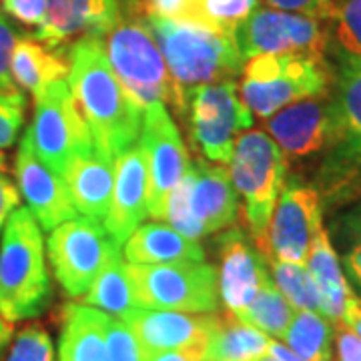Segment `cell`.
I'll return each instance as SVG.
<instances>
[{"instance_id":"6da1fadb","label":"cell","mask_w":361,"mask_h":361,"mask_svg":"<svg viewBox=\"0 0 361 361\" xmlns=\"http://www.w3.org/2000/svg\"><path fill=\"white\" fill-rule=\"evenodd\" d=\"M68 89L89 125L94 145L116 159L139 141L142 111L121 87L104 52L103 37H82L68 49Z\"/></svg>"},{"instance_id":"7a4b0ae2","label":"cell","mask_w":361,"mask_h":361,"mask_svg":"<svg viewBox=\"0 0 361 361\" xmlns=\"http://www.w3.org/2000/svg\"><path fill=\"white\" fill-rule=\"evenodd\" d=\"M173 80V109L180 115L189 90L235 80L243 73L245 59L237 47L235 30L203 25L187 18L145 14Z\"/></svg>"},{"instance_id":"3957f363","label":"cell","mask_w":361,"mask_h":361,"mask_svg":"<svg viewBox=\"0 0 361 361\" xmlns=\"http://www.w3.org/2000/svg\"><path fill=\"white\" fill-rule=\"evenodd\" d=\"M51 299L42 227L28 207H16L0 241V315L8 323L35 319Z\"/></svg>"},{"instance_id":"277c9868","label":"cell","mask_w":361,"mask_h":361,"mask_svg":"<svg viewBox=\"0 0 361 361\" xmlns=\"http://www.w3.org/2000/svg\"><path fill=\"white\" fill-rule=\"evenodd\" d=\"M239 94L253 116L269 118L287 104L329 92L325 59L301 54H259L247 59Z\"/></svg>"},{"instance_id":"5b68a950","label":"cell","mask_w":361,"mask_h":361,"mask_svg":"<svg viewBox=\"0 0 361 361\" xmlns=\"http://www.w3.org/2000/svg\"><path fill=\"white\" fill-rule=\"evenodd\" d=\"M103 42L121 87L141 111L155 103L173 104V80L145 14H123Z\"/></svg>"},{"instance_id":"8992f818","label":"cell","mask_w":361,"mask_h":361,"mask_svg":"<svg viewBox=\"0 0 361 361\" xmlns=\"http://www.w3.org/2000/svg\"><path fill=\"white\" fill-rule=\"evenodd\" d=\"M239 215V197L229 171L207 159H197L171 191L165 219L169 225L199 241L211 233L229 229Z\"/></svg>"},{"instance_id":"52a82bcc","label":"cell","mask_w":361,"mask_h":361,"mask_svg":"<svg viewBox=\"0 0 361 361\" xmlns=\"http://www.w3.org/2000/svg\"><path fill=\"white\" fill-rule=\"evenodd\" d=\"M229 177L237 197H241L251 239L261 243L285 187L287 155L267 133L245 130L233 147Z\"/></svg>"},{"instance_id":"ba28073f","label":"cell","mask_w":361,"mask_h":361,"mask_svg":"<svg viewBox=\"0 0 361 361\" xmlns=\"http://www.w3.org/2000/svg\"><path fill=\"white\" fill-rule=\"evenodd\" d=\"M179 116L187 123L195 149L217 165H229L237 135L253 125V113L243 103L235 80L189 90Z\"/></svg>"},{"instance_id":"9c48e42d","label":"cell","mask_w":361,"mask_h":361,"mask_svg":"<svg viewBox=\"0 0 361 361\" xmlns=\"http://www.w3.org/2000/svg\"><path fill=\"white\" fill-rule=\"evenodd\" d=\"M125 269L139 307L185 313H215L219 307L217 271L207 261L125 263Z\"/></svg>"},{"instance_id":"30bf717a","label":"cell","mask_w":361,"mask_h":361,"mask_svg":"<svg viewBox=\"0 0 361 361\" xmlns=\"http://www.w3.org/2000/svg\"><path fill=\"white\" fill-rule=\"evenodd\" d=\"M115 239L103 221L80 217L65 221L49 231L47 255L52 275L68 297H82L106 263Z\"/></svg>"},{"instance_id":"8fae6325","label":"cell","mask_w":361,"mask_h":361,"mask_svg":"<svg viewBox=\"0 0 361 361\" xmlns=\"http://www.w3.org/2000/svg\"><path fill=\"white\" fill-rule=\"evenodd\" d=\"M325 20L305 14L283 13L257 6L235 28V40L243 59L259 54H301L325 59L329 32Z\"/></svg>"},{"instance_id":"7c38bea8","label":"cell","mask_w":361,"mask_h":361,"mask_svg":"<svg viewBox=\"0 0 361 361\" xmlns=\"http://www.w3.org/2000/svg\"><path fill=\"white\" fill-rule=\"evenodd\" d=\"M26 133L37 155L59 175H65L80 147L94 142L66 80L54 82L35 97V116Z\"/></svg>"},{"instance_id":"4fadbf2b","label":"cell","mask_w":361,"mask_h":361,"mask_svg":"<svg viewBox=\"0 0 361 361\" xmlns=\"http://www.w3.org/2000/svg\"><path fill=\"white\" fill-rule=\"evenodd\" d=\"M323 227V201L319 191L291 180L283 187L273 209L267 231L257 247L265 259L305 265L317 231Z\"/></svg>"},{"instance_id":"5bb4252c","label":"cell","mask_w":361,"mask_h":361,"mask_svg":"<svg viewBox=\"0 0 361 361\" xmlns=\"http://www.w3.org/2000/svg\"><path fill=\"white\" fill-rule=\"evenodd\" d=\"M139 145L145 153L149 175V215L163 219L169 195L191 165L179 129L165 103L151 104L142 111Z\"/></svg>"},{"instance_id":"9a60e30c","label":"cell","mask_w":361,"mask_h":361,"mask_svg":"<svg viewBox=\"0 0 361 361\" xmlns=\"http://www.w3.org/2000/svg\"><path fill=\"white\" fill-rule=\"evenodd\" d=\"M265 129L287 157H311L343 141L334 94L287 104L265 118Z\"/></svg>"},{"instance_id":"2e32d148","label":"cell","mask_w":361,"mask_h":361,"mask_svg":"<svg viewBox=\"0 0 361 361\" xmlns=\"http://www.w3.org/2000/svg\"><path fill=\"white\" fill-rule=\"evenodd\" d=\"M14 175L18 193L25 197L28 211L37 217L44 231H52L61 223L77 219L78 211L68 193L65 177L52 171L35 151L28 133L23 135L14 159Z\"/></svg>"},{"instance_id":"e0dca14e","label":"cell","mask_w":361,"mask_h":361,"mask_svg":"<svg viewBox=\"0 0 361 361\" xmlns=\"http://www.w3.org/2000/svg\"><path fill=\"white\" fill-rule=\"evenodd\" d=\"M267 281H271L267 259L257 243H251L241 229L229 227L221 233L217 289L227 313L239 317Z\"/></svg>"},{"instance_id":"ac0fdd59","label":"cell","mask_w":361,"mask_h":361,"mask_svg":"<svg viewBox=\"0 0 361 361\" xmlns=\"http://www.w3.org/2000/svg\"><path fill=\"white\" fill-rule=\"evenodd\" d=\"M123 322L129 325L142 349L151 355L171 349L207 348L217 315L135 307L123 317Z\"/></svg>"},{"instance_id":"d6986e66","label":"cell","mask_w":361,"mask_h":361,"mask_svg":"<svg viewBox=\"0 0 361 361\" xmlns=\"http://www.w3.org/2000/svg\"><path fill=\"white\" fill-rule=\"evenodd\" d=\"M149 215V175L141 145L135 142L115 159V185L103 225L118 245Z\"/></svg>"},{"instance_id":"ffe728a7","label":"cell","mask_w":361,"mask_h":361,"mask_svg":"<svg viewBox=\"0 0 361 361\" xmlns=\"http://www.w3.org/2000/svg\"><path fill=\"white\" fill-rule=\"evenodd\" d=\"M123 18L118 0H49L47 16L35 39L61 49L68 40L104 37Z\"/></svg>"},{"instance_id":"44dd1931","label":"cell","mask_w":361,"mask_h":361,"mask_svg":"<svg viewBox=\"0 0 361 361\" xmlns=\"http://www.w3.org/2000/svg\"><path fill=\"white\" fill-rule=\"evenodd\" d=\"M63 177L78 215L104 221L115 185V159L90 142L73 155Z\"/></svg>"},{"instance_id":"7402d4cb","label":"cell","mask_w":361,"mask_h":361,"mask_svg":"<svg viewBox=\"0 0 361 361\" xmlns=\"http://www.w3.org/2000/svg\"><path fill=\"white\" fill-rule=\"evenodd\" d=\"M305 265L310 269L313 283L317 287L319 313L334 325H339L343 322L349 305L357 299V295L351 289L341 267V259L323 227L317 231L311 243L310 257Z\"/></svg>"},{"instance_id":"603a6c76","label":"cell","mask_w":361,"mask_h":361,"mask_svg":"<svg viewBox=\"0 0 361 361\" xmlns=\"http://www.w3.org/2000/svg\"><path fill=\"white\" fill-rule=\"evenodd\" d=\"M11 75L16 87L32 97L68 77V51L49 47L30 37H18L11 54Z\"/></svg>"},{"instance_id":"cb8c5ba5","label":"cell","mask_w":361,"mask_h":361,"mask_svg":"<svg viewBox=\"0 0 361 361\" xmlns=\"http://www.w3.org/2000/svg\"><path fill=\"white\" fill-rule=\"evenodd\" d=\"M125 257L127 263L135 265L205 261V249L193 239H187L175 231L171 225L147 223L139 225L125 241Z\"/></svg>"},{"instance_id":"d4e9b609","label":"cell","mask_w":361,"mask_h":361,"mask_svg":"<svg viewBox=\"0 0 361 361\" xmlns=\"http://www.w3.org/2000/svg\"><path fill=\"white\" fill-rule=\"evenodd\" d=\"M104 315L85 303H68L63 310L59 361H109Z\"/></svg>"},{"instance_id":"484cf974","label":"cell","mask_w":361,"mask_h":361,"mask_svg":"<svg viewBox=\"0 0 361 361\" xmlns=\"http://www.w3.org/2000/svg\"><path fill=\"white\" fill-rule=\"evenodd\" d=\"M331 49L336 54L334 99L343 135L341 142L361 151V56Z\"/></svg>"},{"instance_id":"4316f807","label":"cell","mask_w":361,"mask_h":361,"mask_svg":"<svg viewBox=\"0 0 361 361\" xmlns=\"http://www.w3.org/2000/svg\"><path fill=\"white\" fill-rule=\"evenodd\" d=\"M269 336L239 322L235 315H217V323L209 336L205 361H255L269 349Z\"/></svg>"},{"instance_id":"83f0119b","label":"cell","mask_w":361,"mask_h":361,"mask_svg":"<svg viewBox=\"0 0 361 361\" xmlns=\"http://www.w3.org/2000/svg\"><path fill=\"white\" fill-rule=\"evenodd\" d=\"M82 303L94 310L104 311L113 317H121V319L135 307H139L118 243H113L99 277L94 279L89 291L82 295Z\"/></svg>"},{"instance_id":"f1b7e54d","label":"cell","mask_w":361,"mask_h":361,"mask_svg":"<svg viewBox=\"0 0 361 361\" xmlns=\"http://www.w3.org/2000/svg\"><path fill=\"white\" fill-rule=\"evenodd\" d=\"M334 323L319 311H295L283 336V343L305 361H331Z\"/></svg>"},{"instance_id":"f546056e","label":"cell","mask_w":361,"mask_h":361,"mask_svg":"<svg viewBox=\"0 0 361 361\" xmlns=\"http://www.w3.org/2000/svg\"><path fill=\"white\" fill-rule=\"evenodd\" d=\"M293 315H295V307L285 299L283 293L275 287L271 279L261 287L255 299L237 319L263 331L265 336L283 339Z\"/></svg>"},{"instance_id":"4dcf8cb0","label":"cell","mask_w":361,"mask_h":361,"mask_svg":"<svg viewBox=\"0 0 361 361\" xmlns=\"http://www.w3.org/2000/svg\"><path fill=\"white\" fill-rule=\"evenodd\" d=\"M271 279L275 287L285 295V299L295 307V311H319L317 287L311 279L307 265H297L277 259H267Z\"/></svg>"},{"instance_id":"1f68e13d","label":"cell","mask_w":361,"mask_h":361,"mask_svg":"<svg viewBox=\"0 0 361 361\" xmlns=\"http://www.w3.org/2000/svg\"><path fill=\"white\" fill-rule=\"evenodd\" d=\"M325 20L329 44L361 56V0H331Z\"/></svg>"},{"instance_id":"d6a6232c","label":"cell","mask_w":361,"mask_h":361,"mask_svg":"<svg viewBox=\"0 0 361 361\" xmlns=\"http://www.w3.org/2000/svg\"><path fill=\"white\" fill-rule=\"evenodd\" d=\"M257 8V0H193L183 18L225 30H235Z\"/></svg>"},{"instance_id":"836d02e7","label":"cell","mask_w":361,"mask_h":361,"mask_svg":"<svg viewBox=\"0 0 361 361\" xmlns=\"http://www.w3.org/2000/svg\"><path fill=\"white\" fill-rule=\"evenodd\" d=\"M339 259L351 289L361 299V205L351 211L343 223Z\"/></svg>"},{"instance_id":"e575fe53","label":"cell","mask_w":361,"mask_h":361,"mask_svg":"<svg viewBox=\"0 0 361 361\" xmlns=\"http://www.w3.org/2000/svg\"><path fill=\"white\" fill-rule=\"evenodd\" d=\"M104 341L109 361H147L149 353L121 317L104 315Z\"/></svg>"},{"instance_id":"d590c367","label":"cell","mask_w":361,"mask_h":361,"mask_svg":"<svg viewBox=\"0 0 361 361\" xmlns=\"http://www.w3.org/2000/svg\"><path fill=\"white\" fill-rule=\"evenodd\" d=\"M4 361H54V343L42 325H26L11 343Z\"/></svg>"},{"instance_id":"8d00e7d4","label":"cell","mask_w":361,"mask_h":361,"mask_svg":"<svg viewBox=\"0 0 361 361\" xmlns=\"http://www.w3.org/2000/svg\"><path fill=\"white\" fill-rule=\"evenodd\" d=\"M25 104L26 99L20 92H16L6 104L0 106V151L13 147L20 127L25 123Z\"/></svg>"},{"instance_id":"74e56055","label":"cell","mask_w":361,"mask_h":361,"mask_svg":"<svg viewBox=\"0 0 361 361\" xmlns=\"http://www.w3.org/2000/svg\"><path fill=\"white\" fill-rule=\"evenodd\" d=\"M16 39H18L16 28L0 8V90H6V92L20 90L14 85L13 75H11V54H13Z\"/></svg>"},{"instance_id":"f35d334b","label":"cell","mask_w":361,"mask_h":361,"mask_svg":"<svg viewBox=\"0 0 361 361\" xmlns=\"http://www.w3.org/2000/svg\"><path fill=\"white\" fill-rule=\"evenodd\" d=\"M0 8L16 23L37 28L47 16L49 0H0Z\"/></svg>"},{"instance_id":"ab89813d","label":"cell","mask_w":361,"mask_h":361,"mask_svg":"<svg viewBox=\"0 0 361 361\" xmlns=\"http://www.w3.org/2000/svg\"><path fill=\"white\" fill-rule=\"evenodd\" d=\"M269 8L283 11V13H295L313 16V18H327L331 0H265Z\"/></svg>"},{"instance_id":"60d3db41","label":"cell","mask_w":361,"mask_h":361,"mask_svg":"<svg viewBox=\"0 0 361 361\" xmlns=\"http://www.w3.org/2000/svg\"><path fill=\"white\" fill-rule=\"evenodd\" d=\"M337 361H361V337L348 325H337Z\"/></svg>"},{"instance_id":"b9f144b4","label":"cell","mask_w":361,"mask_h":361,"mask_svg":"<svg viewBox=\"0 0 361 361\" xmlns=\"http://www.w3.org/2000/svg\"><path fill=\"white\" fill-rule=\"evenodd\" d=\"M18 203H20V193L16 185H13V180L4 175V169H0V233Z\"/></svg>"},{"instance_id":"7bdbcfd3","label":"cell","mask_w":361,"mask_h":361,"mask_svg":"<svg viewBox=\"0 0 361 361\" xmlns=\"http://www.w3.org/2000/svg\"><path fill=\"white\" fill-rule=\"evenodd\" d=\"M193 0H147L145 14H157L167 18H183Z\"/></svg>"},{"instance_id":"ee69618b","label":"cell","mask_w":361,"mask_h":361,"mask_svg":"<svg viewBox=\"0 0 361 361\" xmlns=\"http://www.w3.org/2000/svg\"><path fill=\"white\" fill-rule=\"evenodd\" d=\"M147 361H205V348L159 351V353H151Z\"/></svg>"},{"instance_id":"f6af8a7d","label":"cell","mask_w":361,"mask_h":361,"mask_svg":"<svg viewBox=\"0 0 361 361\" xmlns=\"http://www.w3.org/2000/svg\"><path fill=\"white\" fill-rule=\"evenodd\" d=\"M267 353H269L271 357H275L277 361H305L303 357H299L295 351H291V349L287 348L285 343H281V341H275V339H271L269 341V349H267Z\"/></svg>"},{"instance_id":"bcb514c9","label":"cell","mask_w":361,"mask_h":361,"mask_svg":"<svg viewBox=\"0 0 361 361\" xmlns=\"http://www.w3.org/2000/svg\"><path fill=\"white\" fill-rule=\"evenodd\" d=\"M339 325H348L349 329H353V331L361 337V299L360 297L349 305L348 313H345L343 322L339 323Z\"/></svg>"},{"instance_id":"7dc6e473","label":"cell","mask_w":361,"mask_h":361,"mask_svg":"<svg viewBox=\"0 0 361 361\" xmlns=\"http://www.w3.org/2000/svg\"><path fill=\"white\" fill-rule=\"evenodd\" d=\"M123 14H145L147 0H118Z\"/></svg>"},{"instance_id":"c3c4849f","label":"cell","mask_w":361,"mask_h":361,"mask_svg":"<svg viewBox=\"0 0 361 361\" xmlns=\"http://www.w3.org/2000/svg\"><path fill=\"white\" fill-rule=\"evenodd\" d=\"M11 337H13V323L2 319V315H0V355H2L4 348L8 345Z\"/></svg>"},{"instance_id":"681fc988","label":"cell","mask_w":361,"mask_h":361,"mask_svg":"<svg viewBox=\"0 0 361 361\" xmlns=\"http://www.w3.org/2000/svg\"><path fill=\"white\" fill-rule=\"evenodd\" d=\"M16 92H20V90H13V92H6V90H0V106H2V104L8 103V101L13 99V97H14V94H16Z\"/></svg>"},{"instance_id":"f907efd6","label":"cell","mask_w":361,"mask_h":361,"mask_svg":"<svg viewBox=\"0 0 361 361\" xmlns=\"http://www.w3.org/2000/svg\"><path fill=\"white\" fill-rule=\"evenodd\" d=\"M255 361H277V360H275V357H271L269 353H265L263 357H259V360H255Z\"/></svg>"},{"instance_id":"816d5d0a","label":"cell","mask_w":361,"mask_h":361,"mask_svg":"<svg viewBox=\"0 0 361 361\" xmlns=\"http://www.w3.org/2000/svg\"><path fill=\"white\" fill-rule=\"evenodd\" d=\"M0 169H4V161H2V157H0Z\"/></svg>"}]
</instances>
